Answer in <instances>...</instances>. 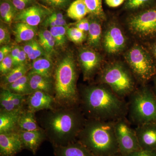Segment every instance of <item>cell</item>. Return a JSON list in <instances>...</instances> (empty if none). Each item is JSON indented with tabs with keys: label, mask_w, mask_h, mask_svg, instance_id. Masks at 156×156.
Masks as SVG:
<instances>
[{
	"label": "cell",
	"mask_w": 156,
	"mask_h": 156,
	"mask_svg": "<svg viewBox=\"0 0 156 156\" xmlns=\"http://www.w3.org/2000/svg\"><path fill=\"white\" fill-rule=\"evenodd\" d=\"M12 47L9 44L2 46L0 49V62L11 54Z\"/></svg>",
	"instance_id": "44"
},
{
	"label": "cell",
	"mask_w": 156,
	"mask_h": 156,
	"mask_svg": "<svg viewBox=\"0 0 156 156\" xmlns=\"http://www.w3.org/2000/svg\"><path fill=\"white\" fill-rule=\"evenodd\" d=\"M135 131L141 149L156 151V121L137 126Z\"/></svg>",
	"instance_id": "14"
},
{
	"label": "cell",
	"mask_w": 156,
	"mask_h": 156,
	"mask_svg": "<svg viewBox=\"0 0 156 156\" xmlns=\"http://www.w3.org/2000/svg\"><path fill=\"white\" fill-rule=\"evenodd\" d=\"M126 0H105V3L109 7L116 8L122 5Z\"/></svg>",
	"instance_id": "45"
},
{
	"label": "cell",
	"mask_w": 156,
	"mask_h": 156,
	"mask_svg": "<svg viewBox=\"0 0 156 156\" xmlns=\"http://www.w3.org/2000/svg\"><path fill=\"white\" fill-rule=\"evenodd\" d=\"M78 137L83 145L96 155H108L119 149L114 122L87 119Z\"/></svg>",
	"instance_id": "3"
},
{
	"label": "cell",
	"mask_w": 156,
	"mask_h": 156,
	"mask_svg": "<svg viewBox=\"0 0 156 156\" xmlns=\"http://www.w3.org/2000/svg\"><path fill=\"white\" fill-rule=\"evenodd\" d=\"M29 83L32 92L42 91L54 97V84L52 78L35 73H27Z\"/></svg>",
	"instance_id": "17"
},
{
	"label": "cell",
	"mask_w": 156,
	"mask_h": 156,
	"mask_svg": "<svg viewBox=\"0 0 156 156\" xmlns=\"http://www.w3.org/2000/svg\"><path fill=\"white\" fill-rule=\"evenodd\" d=\"M14 67V61L11 54L0 62V73L1 76H3L11 71Z\"/></svg>",
	"instance_id": "34"
},
{
	"label": "cell",
	"mask_w": 156,
	"mask_h": 156,
	"mask_svg": "<svg viewBox=\"0 0 156 156\" xmlns=\"http://www.w3.org/2000/svg\"><path fill=\"white\" fill-rule=\"evenodd\" d=\"M126 156H156V151L140 149L133 152Z\"/></svg>",
	"instance_id": "43"
},
{
	"label": "cell",
	"mask_w": 156,
	"mask_h": 156,
	"mask_svg": "<svg viewBox=\"0 0 156 156\" xmlns=\"http://www.w3.org/2000/svg\"><path fill=\"white\" fill-rule=\"evenodd\" d=\"M76 66L72 53H68L57 65L54 74V98L59 107L77 106L80 96L76 87Z\"/></svg>",
	"instance_id": "4"
},
{
	"label": "cell",
	"mask_w": 156,
	"mask_h": 156,
	"mask_svg": "<svg viewBox=\"0 0 156 156\" xmlns=\"http://www.w3.org/2000/svg\"><path fill=\"white\" fill-rule=\"evenodd\" d=\"M52 12L50 9L40 5H33L19 11L14 22L24 23L32 26L37 27L42 23Z\"/></svg>",
	"instance_id": "12"
},
{
	"label": "cell",
	"mask_w": 156,
	"mask_h": 156,
	"mask_svg": "<svg viewBox=\"0 0 156 156\" xmlns=\"http://www.w3.org/2000/svg\"><path fill=\"white\" fill-rule=\"evenodd\" d=\"M14 5L18 11H21L28 7L34 2V0H11Z\"/></svg>",
	"instance_id": "40"
},
{
	"label": "cell",
	"mask_w": 156,
	"mask_h": 156,
	"mask_svg": "<svg viewBox=\"0 0 156 156\" xmlns=\"http://www.w3.org/2000/svg\"><path fill=\"white\" fill-rule=\"evenodd\" d=\"M19 11L15 8L11 0H1L0 4V16L1 21L11 25L14 21Z\"/></svg>",
	"instance_id": "24"
},
{
	"label": "cell",
	"mask_w": 156,
	"mask_h": 156,
	"mask_svg": "<svg viewBox=\"0 0 156 156\" xmlns=\"http://www.w3.org/2000/svg\"><path fill=\"white\" fill-rule=\"evenodd\" d=\"M87 34L76 27L68 28V39L77 44H80L83 43L87 37Z\"/></svg>",
	"instance_id": "33"
},
{
	"label": "cell",
	"mask_w": 156,
	"mask_h": 156,
	"mask_svg": "<svg viewBox=\"0 0 156 156\" xmlns=\"http://www.w3.org/2000/svg\"><path fill=\"white\" fill-rule=\"evenodd\" d=\"M100 81L121 98L131 95L135 90L132 73L120 62H112L105 66L101 72Z\"/></svg>",
	"instance_id": "6"
},
{
	"label": "cell",
	"mask_w": 156,
	"mask_h": 156,
	"mask_svg": "<svg viewBox=\"0 0 156 156\" xmlns=\"http://www.w3.org/2000/svg\"><path fill=\"white\" fill-rule=\"evenodd\" d=\"M100 18L93 16L89 18L90 26L87 34V43L92 49H98L102 44V34Z\"/></svg>",
	"instance_id": "18"
},
{
	"label": "cell",
	"mask_w": 156,
	"mask_h": 156,
	"mask_svg": "<svg viewBox=\"0 0 156 156\" xmlns=\"http://www.w3.org/2000/svg\"><path fill=\"white\" fill-rule=\"evenodd\" d=\"M125 59L131 72L139 80H149L156 73V67L150 53L138 44L134 45L125 54Z\"/></svg>",
	"instance_id": "7"
},
{
	"label": "cell",
	"mask_w": 156,
	"mask_h": 156,
	"mask_svg": "<svg viewBox=\"0 0 156 156\" xmlns=\"http://www.w3.org/2000/svg\"><path fill=\"white\" fill-rule=\"evenodd\" d=\"M2 89H8L12 93L24 96H27L33 92L29 83L27 74Z\"/></svg>",
	"instance_id": "27"
},
{
	"label": "cell",
	"mask_w": 156,
	"mask_h": 156,
	"mask_svg": "<svg viewBox=\"0 0 156 156\" xmlns=\"http://www.w3.org/2000/svg\"><path fill=\"white\" fill-rule=\"evenodd\" d=\"M12 31L15 41L18 44L34 40L38 34L37 27L23 22L15 23Z\"/></svg>",
	"instance_id": "20"
},
{
	"label": "cell",
	"mask_w": 156,
	"mask_h": 156,
	"mask_svg": "<svg viewBox=\"0 0 156 156\" xmlns=\"http://www.w3.org/2000/svg\"><path fill=\"white\" fill-rule=\"evenodd\" d=\"M89 26L90 21L89 18H84L80 20H78L76 23L75 27L87 34L89 30Z\"/></svg>",
	"instance_id": "41"
},
{
	"label": "cell",
	"mask_w": 156,
	"mask_h": 156,
	"mask_svg": "<svg viewBox=\"0 0 156 156\" xmlns=\"http://www.w3.org/2000/svg\"><path fill=\"white\" fill-rule=\"evenodd\" d=\"M55 9H63L69 5L70 0H42Z\"/></svg>",
	"instance_id": "39"
},
{
	"label": "cell",
	"mask_w": 156,
	"mask_h": 156,
	"mask_svg": "<svg viewBox=\"0 0 156 156\" xmlns=\"http://www.w3.org/2000/svg\"><path fill=\"white\" fill-rule=\"evenodd\" d=\"M23 147L19 132L0 133L1 156H14Z\"/></svg>",
	"instance_id": "15"
},
{
	"label": "cell",
	"mask_w": 156,
	"mask_h": 156,
	"mask_svg": "<svg viewBox=\"0 0 156 156\" xmlns=\"http://www.w3.org/2000/svg\"><path fill=\"white\" fill-rule=\"evenodd\" d=\"M56 154L58 156H92L87 148L79 144L60 146L56 148Z\"/></svg>",
	"instance_id": "23"
},
{
	"label": "cell",
	"mask_w": 156,
	"mask_h": 156,
	"mask_svg": "<svg viewBox=\"0 0 156 156\" xmlns=\"http://www.w3.org/2000/svg\"><path fill=\"white\" fill-rule=\"evenodd\" d=\"M125 118L115 121L114 127L119 149L126 156L141 149L135 130L131 128Z\"/></svg>",
	"instance_id": "9"
},
{
	"label": "cell",
	"mask_w": 156,
	"mask_h": 156,
	"mask_svg": "<svg viewBox=\"0 0 156 156\" xmlns=\"http://www.w3.org/2000/svg\"><path fill=\"white\" fill-rule=\"evenodd\" d=\"M86 120L80 108L77 105L49 110L42 115L40 121L46 136L61 144L78 137Z\"/></svg>",
	"instance_id": "2"
},
{
	"label": "cell",
	"mask_w": 156,
	"mask_h": 156,
	"mask_svg": "<svg viewBox=\"0 0 156 156\" xmlns=\"http://www.w3.org/2000/svg\"><path fill=\"white\" fill-rule=\"evenodd\" d=\"M30 69V66L27 64L18 66L13 68L8 73L2 76V77L1 82L2 88H4L27 74Z\"/></svg>",
	"instance_id": "25"
},
{
	"label": "cell",
	"mask_w": 156,
	"mask_h": 156,
	"mask_svg": "<svg viewBox=\"0 0 156 156\" xmlns=\"http://www.w3.org/2000/svg\"><path fill=\"white\" fill-rule=\"evenodd\" d=\"M131 31L140 37L156 35V8L141 11L131 16L128 20Z\"/></svg>",
	"instance_id": "8"
},
{
	"label": "cell",
	"mask_w": 156,
	"mask_h": 156,
	"mask_svg": "<svg viewBox=\"0 0 156 156\" xmlns=\"http://www.w3.org/2000/svg\"><path fill=\"white\" fill-rule=\"evenodd\" d=\"M22 48L27 54L29 60L33 61L42 56L49 57L36 39L25 42Z\"/></svg>",
	"instance_id": "28"
},
{
	"label": "cell",
	"mask_w": 156,
	"mask_h": 156,
	"mask_svg": "<svg viewBox=\"0 0 156 156\" xmlns=\"http://www.w3.org/2000/svg\"><path fill=\"white\" fill-rule=\"evenodd\" d=\"M68 27L58 26L50 28V31L55 40L56 47H64L67 42Z\"/></svg>",
	"instance_id": "31"
},
{
	"label": "cell",
	"mask_w": 156,
	"mask_h": 156,
	"mask_svg": "<svg viewBox=\"0 0 156 156\" xmlns=\"http://www.w3.org/2000/svg\"><path fill=\"white\" fill-rule=\"evenodd\" d=\"M79 96L80 108L87 119L114 122L128 113L123 98L104 84L85 87Z\"/></svg>",
	"instance_id": "1"
},
{
	"label": "cell",
	"mask_w": 156,
	"mask_h": 156,
	"mask_svg": "<svg viewBox=\"0 0 156 156\" xmlns=\"http://www.w3.org/2000/svg\"><path fill=\"white\" fill-rule=\"evenodd\" d=\"M19 131H34L41 130L37 123L35 113L28 110H23L20 113L18 123Z\"/></svg>",
	"instance_id": "22"
},
{
	"label": "cell",
	"mask_w": 156,
	"mask_h": 156,
	"mask_svg": "<svg viewBox=\"0 0 156 156\" xmlns=\"http://www.w3.org/2000/svg\"><path fill=\"white\" fill-rule=\"evenodd\" d=\"M22 111L0 112V133L19 132L18 121Z\"/></svg>",
	"instance_id": "19"
},
{
	"label": "cell",
	"mask_w": 156,
	"mask_h": 156,
	"mask_svg": "<svg viewBox=\"0 0 156 156\" xmlns=\"http://www.w3.org/2000/svg\"><path fill=\"white\" fill-rule=\"evenodd\" d=\"M26 103L27 109L34 113L53 109L56 105L54 96L40 91H34L27 95Z\"/></svg>",
	"instance_id": "13"
},
{
	"label": "cell",
	"mask_w": 156,
	"mask_h": 156,
	"mask_svg": "<svg viewBox=\"0 0 156 156\" xmlns=\"http://www.w3.org/2000/svg\"><path fill=\"white\" fill-rule=\"evenodd\" d=\"M21 49H22V47L17 46V45L12 47L11 55V57L13 58V61H14V63L15 60H16V59H17V57H18Z\"/></svg>",
	"instance_id": "46"
},
{
	"label": "cell",
	"mask_w": 156,
	"mask_h": 156,
	"mask_svg": "<svg viewBox=\"0 0 156 156\" xmlns=\"http://www.w3.org/2000/svg\"><path fill=\"white\" fill-rule=\"evenodd\" d=\"M53 70V65L51 58L42 56L32 61L28 73L52 78Z\"/></svg>",
	"instance_id": "21"
},
{
	"label": "cell",
	"mask_w": 156,
	"mask_h": 156,
	"mask_svg": "<svg viewBox=\"0 0 156 156\" xmlns=\"http://www.w3.org/2000/svg\"><path fill=\"white\" fill-rule=\"evenodd\" d=\"M153 0H126L125 7L128 10L140 9L149 4Z\"/></svg>",
	"instance_id": "36"
},
{
	"label": "cell",
	"mask_w": 156,
	"mask_h": 156,
	"mask_svg": "<svg viewBox=\"0 0 156 156\" xmlns=\"http://www.w3.org/2000/svg\"><path fill=\"white\" fill-rule=\"evenodd\" d=\"M152 50V53L154 57L155 58L156 60V42H155L153 45Z\"/></svg>",
	"instance_id": "48"
},
{
	"label": "cell",
	"mask_w": 156,
	"mask_h": 156,
	"mask_svg": "<svg viewBox=\"0 0 156 156\" xmlns=\"http://www.w3.org/2000/svg\"><path fill=\"white\" fill-rule=\"evenodd\" d=\"M39 44L44 50L45 53L49 57L54 52V48L56 47L55 40L50 30L43 29L38 33Z\"/></svg>",
	"instance_id": "26"
},
{
	"label": "cell",
	"mask_w": 156,
	"mask_h": 156,
	"mask_svg": "<svg viewBox=\"0 0 156 156\" xmlns=\"http://www.w3.org/2000/svg\"><path fill=\"white\" fill-rule=\"evenodd\" d=\"M27 60H28V56H27V54L23 49L22 47V49L20 50V53L18 55V57L14 62V67L18 66L27 64Z\"/></svg>",
	"instance_id": "42"
},
{
	"label": "cell",
	"mask_w": 156,
	"mask_h": 156,
	"mask_svg": "<svg viewBox=\"0 0 156 156\" xmlns=\"http://www.w3.org/2000/svg\"><path fill=\"white\" fill-rule=\"evenodd\" d=\"M23 146L28 149L34 154L36 152L38 148L46 137L43 129L34 131H19Z\"/></svg>",
	"instance_id": "16"
},
{
	"label": "cell",
	"mask_w": 156,
	"mask_h": 156,
	"mask_svg": "<svg viewBox=\"0 0 156 156\" xmlns=\"http://www.w3.org/2000/svg\"><path fill=\"white\" fill-rule=\"evenodd\" d=\"M50 17L55 18L57 19H65L64 15L62 13L58 11H55L53 12L51 14L49 15Z\"/></svg>",
	"instance_id": "47"
},
{
	"label": "cell",
	"mask_w": 156,
	"mask_h": 156,
	"mask_svg": "<svg viewBox=\"0 0 156 156\" xmlns=\"http://www.w3.org/2000/svg\"><path fill=\"white\" fill-rule=\"evenodd\" d=\"M84 80H89L99 69L102 62L100 54L91 48H82L78 54Z\"/></svg>",
	"instance_id": "10"
},
{
	"label": "cell",
	"mask_w": 156,
	"mask_h": 156,
	"mask_svg": "<svg viewBox=\"0 0 156 156\" xmlns=\"http://www.w3.org/2000/svg\"><path fill=\"white\" fill-rule=\"evenodd\" d=\"M5 23L1 22L0 25V44L1 46L9 44L11 42V34Z\"/></svg>",
	"instance_id": "35"
},
{
	"label": "cell",
	"mask_w": 156,
	"mask_h": 156,
	"mask_svg": "<svg viewBox=\"0 0 156 156\" xmlns=\"http://www.w3.org/2000/svg\"><path fill=\"white\" fill-rule=\"evenodd\" d=\"M102 44L107 53L117 54L126 47V37L119 26L115 24H111L104 34Z\"/></svg>",
	"instance_id": "11"
},
{
	"label": "cell",
	"mask_w": 156,
	"mask_h": 156,
	"mask_svg": "<svg viewBox=\"0 0 156 156\" xmlns=\"http://www.w3.org/2000/svg\"><path fill=\"white\" fill-rule=\"evenodd\" d=\"M11 97L16 108L20 110H23V105L26 102V96L11 92Z\"/></svg>",
	"instance_id": "38"
},
{
	"label": "cell",
	"mask_w": 156,
	"mask_h": 156,
	"mask_svg": "<svg viewBox=\"0 0 156 156\" xmlns=\"http://www.w3.org/2000/svg\"><path fill=\"white\" fill-rule=\"evenodd\" d=\"M128 113L137 126L156 121V97L147 87L134 90L131 95Z\"/></svg>",
	"instance_id": "5"
},
{
	"label": "cell",
	"mask_w": 156,
	"mask_h": 156,
	"mask_svg": "<svg viewBox=\"0 0 156 156\" xmlns=\"http://www.w3.org/2000/svg\"><path fill=\"white\" fill-rule=\"evenodd\" d=\"M1 111L13 112L21 111L14 105L11 97V92L8 89H2L0 93Z\"/></svg>",
	"instance_id": "30"
},
{
	"label": "cell",
	"mask_w": 156,
	"mask_h": 156,
	"mask_svg": "<svg viewBox=\"0 0 156 156\" xmlns=\"http://www.w3.org/2000/svg\"><path fill=\"white\" fill-rule=\"evenodd\" d=\"M89 13L83 0H76L73 2L67 10L68 17L78 21L85 18Z\"/></svg>",
	"instance_id": "29"
},
{
	"label": "cell",
	"mask_w": 156,
	"mask_h": 156,
	"mask_svg": "<svg viewBox=\"0 0 156 156\" xmlns=\"http://www.w3.org/2000/svg\"><path fill=\"white\" fill-rule=\"evenodd\" d=\"M89 10L93 16L103 19L105 17L101 0H83Z\"/></svg>",
	"instance_id": "32"
},
{
	"label": "cell",
	"mask_w": 156,
	"mask_h": 156,
	"mask_svg": "<svg viewBox=\"0 0 156 156\" xmlns=\"http://www.w3.org/2000/svg\"><path fill=\"white\" fill-rule=\"evenodd\" d=\"M42 25L45 27H49L50 28L58 26H67L66 20L65 19H57L50 17L48 16L44 20L43 23Z\"/></svg>",
	"instance_id": "37"
},
{
	"label": "cell",
	"mask_w": 156,
	"mask_h": 156,
	"mask_svg": "<svg viewBox=\"0 0 156 156\" xmlns=\"http://www.w3.org/2000/svg\"><path fill=\"white\" fill-rule=\"evenodd\" d=\"M154 84H155V89H156V77L155 78V79Z\"/></svg>",
	"instance_id": "49"
}]
</instances>
